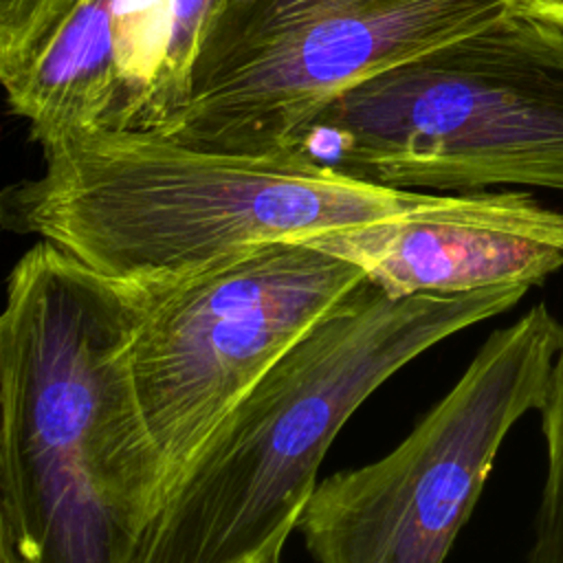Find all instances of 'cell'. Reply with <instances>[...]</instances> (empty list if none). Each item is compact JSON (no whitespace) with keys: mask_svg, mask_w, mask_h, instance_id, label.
Instances as JSON below:
<instances>
[{"mask_svg":"<svg viewBox=\"0 0 563 563\" xmlns=\"http://www.w3.org/2000/svg\"><path fill=\"white\" fill-rule=\"evenodd\" d=\"M136 301L40 240L0 319V563H139L167 484L128 363Z\"/></svg>","mask_w":563,"mask_h":563,"instance_id":"obj_1","label":"cell"},{"mask_svg":"<svg viewBox=\"0 0 563 563\" xmlns=\"http://www.w3.org/2000/svg\"><path fill=\"white\" fill-rule=\"evenodd\" d=\"M4 189V229L147 299L262 244L413 211L433 194L361 183L297 154H231L152 130H86L42 147Z\"/></svg>","mask_w":563,"mask_h":563,"instance_id":"obj_2","label":"cell"},{"mask_svg":"<svg viewBox=\"0 0 563 563\" xmlns=\"http://www.w3.org/2000/svg\"><path fill=\"white\" fill-rule=\"evenodd\" d=\"M526 292L508 284L389 297L361 282L211 431L169 486L139 563L279 559L352 413L418 354Z\"/></svg>","mask_w":563,"mask_h":563,"instance_id":"obj_3","label":"cell"},{"mask_svg":"<svg viewBox=\"0 0 563 563\" xmlns=\"http://www.w3.org/2000/svg\"><path fill=\"white\" fill-rule=\"evenodd\" d=\"M288 152L405 191H563V29L510 9L356 84Z\"/></svg>","mask_w":563,"mask_h":563,"instance_id":"obj_4","label":"cell"},{"mask_svg":"<svg viewBox=\"0 0 563 563\" xmlns=\"http://www.w3.org/2000/svg\"><path fill=\"white\" fill-rule=\"evenodd\" d=\"M517 0H222L183 110L161 132L231 154L288 152L336 97L468 35Z\"/></svg>","mask_w":563,"mask_h":563,"instance_id":"obj_5","label":"cell"},{"mask_svg":"<svg viewBox=\"0 0 563 563\" xmlns=\"http://www.w3.org/2000/svg\"><path fill=\"white\" fill-rule=\"evenodd\" d=\"M563 325L537 303L495 330L387 455L317 484L299 530L317 563H444L493 462L545 400Z\"/></svg>","mask_w":563,"mask_h":563,"instance_id":"obj_6","label":"cell"},{"mask_svg":"<svg viewBox=\"0 0 563 563\" xmlns=\"http://www.w3.org/2000/svg\"><path fill=\"white\" fill-rule=\"evenodd\" d=\"M361 282L352 262L282 240L134 299L128 363L167 490L242 396Z\"/></svg>","mask_w":563,"mask_h":563,"instance_id":"obj_7","label":"cell"},{"mask_svg":"<svg viewBox=\"0 0 563 563\" xmlns=\"http://www.w3.org/2000/svg\"><path fill=\"white\" fill-rule=\"evenodd\" d=\"M389 297L534 286L563 266V213L521 189L433 194L413 211L314 235Z\"/></svg>","mask_w":563,"mask_h":563,"instance_id":"obj_8","label":"cell"},{"mask_svg":"<svg viewBox=\"0 0 563 563\" xmlns=\"http://www.w3.org/2000/svg\"><path fill=\"white\" fill-rule=\"evenodd\" d=\"M4 92L40 147L86 130H112L121 81L110 0H81Z\"/></svg>","mask_w":563,"mask_h":563,"instance_id":"obj_9","label":"cell"},{"mask_svg":"<svg viewBox=\"0 0 563 563\" xmlns=\"http://www.w3.org/2000/svg\"><path fill=\"white\" fill-rule=\"evenodd\" d=\"M222 0H172L169 35L145 130L165 132L185 106L191 68Z\"/></svg>","mask_w":563,"mask_h":563,"instance_id":"obj_10","label":"cell"},{"mask_svg":"<svg viewBox=\"0 0 563 563\" xmlns=\"http://www.w3.org/2000/svg\"><path fill=\"white\" fill-rule=\"evenodd\" d=\"M539 413L545 440V479L526 563H563V341Z\"/></svg>","mask_w":563,"mask_h":563,"instance_id":"obj_11","label":"cell"},{"mask_svg":"<svg viewBox=\"0 0 563 563\" xmlns=\"http://www.w3.org/2000/svg\"><path fill=\"white\" fill-rule=\"evenodd\" d=\"M81 0H0V79L15 84Z\"/></svg>","mask_w":563,"mask_h":563,"instance_id":"obj_12","label":"cell"},{"mask_svg":"<svg viewBox=\"0 0 563 563\" xmlns=\"http://www.w3.org/2000/svg\"><path fill=\"white\" fill-rule=\"evenodd\" d=\"M512 9L563 29V0H517Z\"/></svg>","mask_w":563,"mask_h":563,"instance_id":"obj_13","label":"cell"},{"mask_svg":"<svg viewBox=\"0 0 563 563\" xmlns=\"http://www.w3.org/2000/svg\"><path fill=\"white\" fill-rule=\"evenodd\" d=\"M264 563H279V559H273V561H264Z\"/></svg>","mask_w":563,"mask_h":563,"instance_id":"obj_14","label":"cell"}]
</instances>
